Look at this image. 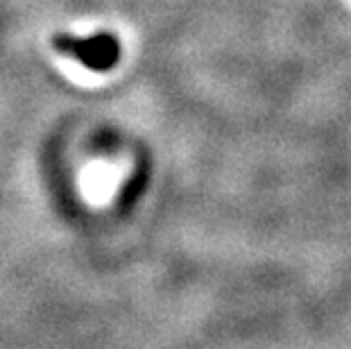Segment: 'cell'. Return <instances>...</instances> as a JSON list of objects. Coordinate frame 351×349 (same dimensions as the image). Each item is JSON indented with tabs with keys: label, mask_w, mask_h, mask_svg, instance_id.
Wrapping results in <instances>:
<instances>
[{
	"label": "cell",
	"mask_w": 351,
	"mask_h": 349,
	"mask_svg": "<svg viewBox=\"0 0 351 349\" xmlns=\"http://www.w3.org/2000/svg\"><path fill=\"white\" fill-rule=\"evenodd\" d=\"M52 46L57 53L77 59L82 66H86L93 73H107L116 69L121 62V41L111 32H100L86 36V39L71 34H55Z\"/></svg>",
	"instance_id": "6da1fadb"
},
{
	"label": "cell",
	"mask_w": 351,
	"mask_h": 349,
	"mask_svg": "<svg viewBox=\"0 0 351 349\" xmlns=\"http://www.w3.org/2000/svg\"><path fill=\"white\" fill-rule=\"evenodd\" d=\"M145 182H147V168L145 166H138V170L134 173L132 180L125 184L121 197H118V204H121V209L127 211L134 202H136V200L141 197V193L145 191Z\"/></svg>",
	"instance_id": "7a4b0ae2"
}]
</instances>
